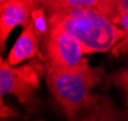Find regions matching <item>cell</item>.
Here are the masks:
<instances>
[{"mask_svg":"<svg viewBox=\"0 0 128 121\" xmlns=\"http://www.w3.org/2000/svg\"><path fill=\"white\" fill-rule=\"evenodd\" d=\"M12 1H16V0H0V3L2 5V4H5V3H8V2H12Z\"/></svg>","mask_w":128,"mask_h":121,"instance_id":"cell-15","label":"cell"},{"mask_svg":"<svg viewBox=\"0 0 128 121\" xmlns=\"http://www.w3.org/2000/svg\"><path fill=\"white\" fill-rule=\"evenodd\" d=\"M86 8H95L100 11V0H54L49 6L48 12Z\"/></svg>","mask_w":128,"mask_h":121,"instance_id":"cell-8","label":"cell"},{"mask_svg":"<svg viewBox=\"0 0 128 121\" xmlns=\"http://www.w3.org/2000/svg\"><path fill=\"white\" fill-rule=\"evenodd\" d=\"M54 0H32V5L34 6V4L36 5H40L42 7H46L47 9L49 8V6L53 3Z\"/></svg>","mask_w":128,"mask_h":121,"instance_id":"cell-13","label":"cell"},{"mask_svg":"<svg viewBox=\"0 0 128 121\" xmlns=\"http://www.w3.org/2000/svg\"><path fill=\"white\" fill-rule=\"evenodd\" d=\"M47 67L70 73H89L95 67L84 58L82 46L78 39L56 23H48L45 36Z\"/></svg>","mask_w":128,"mask_h":121,"instance_id":"cell-3","label":"cell"},{"mask_svg":"<svg viewBox=\"0 0 128 121\" xmlns=\"http://www.w3.org/2000/svg\"><path fill=\"white\" fill-rule=\"evenodd\" d=\"M39 37L32 24L29 22L21 35L12 45L8 56V62L11 65H16L25 60L36 58L39 56Z\"/></svg>","mask_w":128,"mask_h":121,"instance_id":"cell-7","label":"cell"},{"mask_svg":"<svg viewBox=\"0 0 128 121\" xmlns=\"http://www.w3.org/2000/svg\"><path fill=\"white\" fill-rule=\"evenodd\" d=\"M118 1L120 0H100V11L107 17L114 20Z\"/></svg>","mask_w":128,"mask_h":121,"instance_id":"cell-10","label":"cell"},{"mask_svg":"<svg viewBox=\"0 0 128 121\" xmlns=\"http://www.w3.org/2000/svg\"><path fill=\"white\" fill-rule=\"evenodd\" d=\"M34 8L32 0H16L0 6V47L4 51L5 43L14 28L18 25L26 27Z\"/></svg>","mask_w":128,"mask_h":121,"instance_id":"cell-5","label":"cell"},{"mask_svg":"<svg viewBox=\"0 0 128 121\" xmlns=\"http://www.w3.org/2000/svg\"><path fill=\"white\" fill-rule=\"evenodd\" d=\"M0 115H1V118H7L10 116L18 115L16 111H14L12 108L6 105L2 99V97H1V101H0Z\"/></svg>","mask_w":128,"mask_h":121,"instance_id":"cell-12","label":"cell"},{"mask_svg":"<svg viewBox=\"0 0 128 121\" xmlns=\"http://www.w3.org/2000/svg\"><path fill=\"white\" fill-rule=\"evenodd\" d=\"M120 11H128V0H120L118 3L117 14ZM116 14V16H117Z\"/></svg>","mask_w":128,"mask_h":121,"instance_id":"cell-14","label":"cell"},{"mask_svg":"<svg viewBox=\"0 0 128 121\" xmlns=\"http://www.w3.org/2000/svg\"><path fill=\"white\" fill-rule=\"evenodd\" d=\"M48 23H56L78 39L84 55L108 52L127 37V33L95 8L49 12Z\"/></svg>","mask_w":128,"mask_h":121,"instance_id":"cell-1","label":"cell"},{"mask_svg":"<svg viewBox=\"0 0 128 121\" xmlns=\"http://www.w3.org/2000/svg\"><path fill=\"white\" fill-rule=\"evenodd\" d=\"M107 80L110 84L118 88L123 92L128 110V67L120 68L110 73L107 76Z\"/></svg>","mask_w":128,"mask_h":121,"instance_id":"cell-9","label":"cell"},{"mask_svg":"<svg viewBox=\"0 0 128 121\" xmlns=\"http://www.w3.org/2000/svg\"><path fill=\"white\" fill-rule=\"evenodd\" d=\"M127 116L128 110L120 111L110 99L100 95L95 104L70 121H124Z\"/></svg>","mask_w":128,"mask_h":121,"instance_id":"cell-6","label":"cell"},{"mask_svg":"<svg viewBox=\"0 0 128 121\" xmlns=\"http://www.w3.org/2000/svg\"><path fill=\"white\" fill-rule=\"evenodd\" d=\"M102 73L98 68L80 74L46 66L45 77L49 90L69 121L98 99L100 95L93 94L92 90L102 82Z\"/></svg>","mask_w":128,"mask_h":121,"instance_id":"cell-2","label":"cell"},{"mask_svg":"<svg viewBox=\"0 0 128 121\" xmlns=\"http://www.w3.org/2000/svg\"><path fill=\"white\" fill-rule=\"evenodd\" d=\"M46 66L39 60H34L19 67H14L8 60H0V93L14 95L22 105L32 102L34 90L39 88V80Z\"/></svg>","mask_w":128,"mask_h":121,"instance_id":"cell-4","label":"cell"},{"mask_svg":"<svg viewBox=\"0 0 128 121\" xmlns=\"http://www.w3.org/2000/svg\"><path fill=\"white\" fill-rule=\"evenodd\" d=\"M113 21L116 24H118L124 31L127 33L126 41H127L128 43V11H120V12H118Z\"/></svg>","mask_w":128,"mask_h":121,"instance_id":"cell-11","label":"cell"},{"mask_svg":"<svg viewBox=\"0 0 128 121\" xmlns=\"http://www.w3.org/2000/svg\"><path fill=\"white\" fill-rule=\"evenodd\" d=\"M36 121H44L43 119H39V120H36Z\"/></svg>","mask_w":128,"mask_h":121,"instance_id":"cell-16","label":"cell"}]
</instances>
